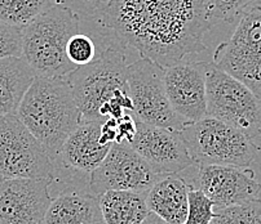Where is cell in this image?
Masks as SVG:
<instances>
[{
    "instance_id": "obj_13",
    "label": "cell",
    "mask_w": 261,
    "mask_h": 224,
    "mask_svg": "<svg viewBox=\"0 0 261 224\" xmlns=\"http://www.w3.org/2000/svg\"><path fill=\"white\" fill-rule=\"evenodd\" d=\"M208 62H182L166 69L164 85L171 107L185 122L207 116Z\"/></svg>"
},
{
    "instance_id": "obj_2",
    "label": "cell",
    "mask_w": 261,
    "mask_h": 224,
    "mask_svg": "<svg viewBox=\"0 0 261 224\" xmlns=\"http://www.w3.org/2000/svg\"><path fill=\"white\" fill-rule=\"evenodd\" d=\"M128 65L119 47H109L87 66L78 67L66 78L82 120L105 122L134 114L128 90Z\"/></svg>"
},
{
    "instance_id": "obj_18",
    "label": "cell",
    "mask_w": 261,
    "mask_h": 224,
    "mask_svg": "<svg viewBox=\"0 0 261 224\" xmlns=\"http://www.w3.org/2000/svg\"><path fill=\"white\" fill-rule=\"evenodd\" d=\"M36 75L23 57L0 59V117L16 115Z\"/></svg>"
},
{
    "instance_id": "obj_15",
    "label": "cell",
    "mask_w": 261,
    "mask_h": 224,
    "mask_svg": "<svg viewBox=\"0 0 261 224\" xmlns=\"http://www.w3.org/2000/svg\"><path fill=\"white\" fill-rule=\"evenodd\" d=\"M52 179H6L0 185V224H43Z\"/></svg>"
},
{
    "instance_id": "obj_28",
    "label": "cell",
    "mask_w": 261,
    "mask_h": 224,
    "mask_svg": "<svg viewBox=\"0 0 261 224\" xmlns=\"http://www.w3.org/2000/svg\"><path fill=\"white\" fill-rule=\"evenodd\" d=\"M88 2H96V0H88Z\"/></svg>"
},
{
    "instance_id": "obj_27",
    "label": "cell",
    "mask_w": 261,
    "mask_h": 224,
    "mask_svg": "<svg viewBox=\"0 0 261 224\" xmlns=\"http://www.w3.org/2000/svg\"><path fill=\"white\" fill-rule=\"evenodd\" d=\"M4 180H6V178H4V177H3V174H2V173H0V185H2V183H3Z\"/></svg>"
},
{
    "instance_id": "obj_11",
    "label": "cell",
    "mask_w": 261,
    "mask_h": 224,
    "mask_svg": "<svg viewBox=\"0 0 261 224\" xmlns=\"http://www.w3.org/2000/svg\"><path fill=\"white\" fill-rule=\"evenodd\" d=\"M162 177L128 144L114 143L89 180V192L100 196L108 191L147 192Z\"/></svg>"
},
{
    "instance_id": "obj_26",
    "label": "cell",
    "mask_w": 261,
    "mask_h": 224,
    "mask_svg": "<svg viewBox=\"0 0 261 224\" xmlns=\"http://www.w3.org/2000/svg\"><path fill=\"white\" fill-rule=\"evenodd\" d=\"M146 224H167V223H164L163 220H161V219L156 218L155 215H153V214H151L150 218L147 219V223Z\"/></svg>"
},
{
    "instance_id": "obj_23",
    "label": "cell",
    "mask_w": 261,
    "mask_h": 224,
    "mask_svg": "<svg viewBox=\"0 0 261 224\" xmlns=\"http://www.w3.org/2000/svg\"><path fill=\"white\" fill-rule=\"evenodd\" d=\"M215 215L216 211H215L214 202L202 191L190 187L189 209L184 224H211Z\"/></svg>"
},
{
    "instance_id": "obj_17",
    "label": "cell",
    "mask_w": 261,
    "mask_h": 224,
    "mask_svg": "<svg viewBox=\"0 0 261 224\" xmlns=\"http://www.w3.org/2000/svg\"><path fill=\"white\" fill-rule=\"evenodd\" d=\"M43 224H102L97 197L86 191L62 188L52 196Z\"/></svg>"
},
{
    "instance_id": "obj_24",
    "label": "cell",
    "mask_w": 261,
    "mask_h": 224,
    "mask_svg": "<svg viewBox=\"0 0 261 224\" xmlns=\"http://www.w3.org/2000/svg\"><path fill=\"white\" fill-rule=\"evenodd\" d=\"M66 55L70 63L78 67L87 66L97 58V49L88 35L79 33L72 36L66 47Z\"/></svg>"
},
{
    "instance_id": "obj_4",
    "label": "cell",
    "mask_w": 261,
    "mask_h": 224,
    "mask_svg": "<svg viewBox=\"0 0 261 224\" xmlns=\"http://www.w3.org/2000/svg\"><path fill=\"white\" fill-rule=\"evenodd\" d=\"M79 28L78 13L60 3H53L22 28V57L36 76L66 79L76 69L67 59L66 47Z\"/></svg>"
},
{
    "instance_id": "obj_1",
    "label": "cell",
    "mask_w": 261,
    "mask_h": 224,
    "mask_svg": "<svg viewBox=\"0 0 261 224\" xmlns=\"http://www.w3.org/2000/svg\"><path fill=\"white\" fill-rule=\"evenodd\" d=\"M103 17L122 44L164 69L206 49L212 26L204 0H109Z\"/></svg>"
},
{
    "instance_id": "obj_14",
    "label": "cell",
    "mask_w": 261,
    "mask_h": 224,
    "mask_svg": "<svg viewBox=\"0 0 261 224\" xmlns=\"http://www.w3.org/2000/svg\"><path fill=\"white\" fill-rule=\"evenodd\" d=\"M129 147L162 177L178 174L197 165L180 132L151 126L137 120V133Z\"/></svg>"
},
{
    "instance_id": "obj_21",
    "label": "cell",
    "mask_w": 261,
    "mask_h": 224,
    "mask_svg": "<svg viewBox=\"0 0 261 224\" xmlns=\"http://www.w3.org/2000/svg\"><path fill=\"white\" fill-rule=\"evenodd\" d=\"M211 224H261V199L216 209Z\"/></svg>"
},
{
    "instance_id": "obj_22",
    "label": "cell",
    "mask_w": 261,
    "mask_h": 224,
    "mask_svg": "<svg viewBox=\"0 0 261 224\" xmlns=\"http://www.w3.org/2000/svg\"><path fill=\"white\" fill-rule=\"evenodd\" d=\"M253 2L255 0H204V4L211 21L234 23L241 20Z\"/></svg>"
},
{
    "instance_id": "obj_9",
    "label": "cell",
    "mask_w": 261,
    "mask_h": 224,
    "mask_svg": "<svg viewBox=\"0 0 261 224\" xmlns=\"http://www.w3.org/2000/svg\"><path fill=\"white\" fill-rule=\"evenodd\" d=\"M164 74V67L147 58H140L128 65V90L134 103V116L151 126L181 132L188 122L171 107Z\"/></svg>"
},
{
    "instance_id": "obj_12",
    "label": "cell",
    "mask_w": 261,
    "mask_h": 224,
    "mask_svg": "<svg viewBox=\"0 0 261 224\" xmlns=\"http://www.w3.org/2000/svg\"><path fill=\"white\" fill-rule=\"evenodd\" d=\"M190 187L199 189L215 204V208H228L261 199V183L253 170L222 165H198L197 177Z\"/></svg>"
},
{
    "instance_id": "obj_6",
    "label": "cell",
    "mask_w": 261,
    "mask_h": 224,
    "mask_svg": "<svg viewBox=\"0 0 261 224\" xmlns=\"http://www.w3.org/2000/svg\"><path fill=\"white\" fill-rule=\"evenodd\" d=\"M207 116L236 127L251 138L261 133V100L241 81L210 63L207 71Z\"/></svg>"
},
{
    "instance_id": "obj_29",
    "label": "cell",
    "mask_w": 261,
    "mask_h": 224,
    "mask_svg": "<svg viewBox=\"0 0 261 224\" xmlns=\"http://www.w3.org/2000/svg\"><path fill=\"white\" fill-rule=\"evenodd\" d=\"M260 137H261V133H260Z\"/></svg>"
},
{
    "instance_id": "obj_5",
    "label": "cell",
    "mask_w": 261,
    "mask_h": 224,
    "mask_svg": "<svg viewBox=\"0 0 261 224\" xmlns=\"http://www.w3.org/2000/svg\"><path fill=\"white\" fill-rule=\"evenodd\" d=\"M180 134L197 165L246 169L255 161L258 149L246 134L210 116L186 124Z\"/></svg>"
},
{
    "instance_id": "obj_16",
    "label": "cell",
    "mask_w": 261,
    "mask_h": 224,
    "mask_svg": "<svg viewBox=\"0 0 261 224\" xmlns=\"http://www.w3.org/2000/svg\"><path fill=\"white\" fill-rule=\"evenodd\" d=\"M190 184L178 174L166 175L146 194L147 209L167 224H184L189 209Z\"/></svg>"
},
{
    "instance_id": "obj_7",
    "label": "cell",
    "mask_w": 261,
    "mask_h": 224,
    "mask_svg": "<svg viewBox=\"0 0 261 224\" xmlns=\"http://www.w3.org/2000/svg\"><path fill=\"white\" fill-rule=\"evenodd\" d=\"M212 63L261 100V6L242 16L230 39L216 48Z\"/></svg>"
},
{
    "instance_id": "obj_3",
    "label": "cell",
    "mask_w": 261,
    "mask_h": 224,
    "mask_svg": "<svg viewBox=\"0 0 261 224\" xmlns=\"http://www.w3.org/2000/svg\"><path fill=\"white\" fill-rule=\"evenodd\" d=\"M16 116L56 158L70 134L83 122L66 79L36 76Z\"/></svg>"
},
{
    "instance_id": "obj_10",
    "label": "cell",
    "mask_w": 261,
    "mask_h": 224,
    "mask_svg": "<svg viewBox=\"0 0 261 224\" xmlns=\"http://www.w3.org/2000/svg\"><path fill=\"white\" fill-rule=\"evenodd\" d=\"M53 163L16 115L0 117V173L6 179H53Z\"/></svg>"
},
{
    "instance_id": "obj_19",
    "label": "cell",
    "mask_w": 261,
    "mask_h": 224,
    "mask_svg": "<svg viewBox=\"0 0 261 224\" xmlns=\"http://www.w3.org/2000/svg\"><path fill=\"white\" fill-rule=\"evenodd\" d=\"M147 192L108 191L97 196L102 224H146Z\"/></svg>"
},
{
    "instance_id": "obj_25",
    "label": "cell",
    "mask_w": 261,
    "mask_h": 224,
    "mask_svg": "<svg viewBox=\"0 0 261 224\" xmlns=\"http://www.w3.org/2000/svg\"><path fill=\"white\" fill-rule=\"evenodd\" d=\"M22 57V30L0 20V59Z\"/></svg>"
},
{
    "instance_id": "obj_20",
    "label": "cell",
    "mask_w": 261,
    "mask_h": 224,
    "mask_svg": "<svg viewBox=\"0 0 261 224\" xmlns=\"http://www.w3.org/2000/svg\"><path fill=\"white\" fill-rule=\"evenodd\" d=\"M52 4L53 0H0V20L22 30Z\"/></svg>"
},
{
    "instance_id": "obj_8",
    "label": "cell",
    "mask_w": 261,
    "mask_h": 224,
    "mask_svg": "<svg viewBox=\"0 0 261 224\" xmlns=\"http://www.w3.org/2000/svg\"><path fill=\"white\" fill-rule=\"evenodd\" d=\"M101 126V122L83 121L70 134L53 160L52 183L89 192L92 173L102 164L113 146L102 138Z\"/></svg>"
}]
</instances>
